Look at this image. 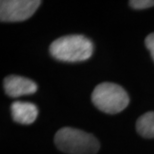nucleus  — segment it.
<instances>
[{
	"mask_svg": "<svg viewBox=\"0 0 154 154\" xmlns=\"http://www.w3.org/2000/svg\"><path fill=\"white\" fill-rule=\"evenodd\" d=\"M49 52L52 57L59 61L80 62L91 57L93 54V44L84 35H65L51 43Z\"/></svg>",
	"mask_w": 154,
	"mask_h": 154,
	"instance_id": "f257e3e1",
	"label": "nucleus"
},
{
	"mask_svg": "<svg viewBox=\"0 0 154 154\" xmlns=\"http://www.w3.org/2000/svg\"><path fill=\"white\" fill-rule=\"evenodd\" d=\"M54 143L60 151L66 154H96L100 148L96 137L72 127L59 129L54 136Z\"/></svg>",
	"mask_w": 154,
	"mask_h": 154,
	"instance_id": "f03ea898",
	"label": "nucleus"
},
{
	"mask_svg": "<svg viewBox=\"0 0 154 154\" xmlns=\"http://www.w3.org/2000/svg\"><path fill=\"white\" fill-rule=\"evenodd\" d=\"M95 107L107 114L123 111L129 104V96L121 86L112 82H103L94 88L91 95Z\"/></svg>",
	"mask_w": 154,
	"mask_h": 154,
	"instance_id": "7ed1b4c3",
	"label": "nucleus"
},
{
	"mask_svg": "<svg viewBox=\"0 0 154 154\" xmlns=\"http://www.w3.org/2000/svg\"><path fill=\"white\" fill-rule=\"evenodd\" d=\"M41 4L38 0H2L0 1L1 22H20L34 14Z\"/></svg>",
	"mask_w": 154,
	"mask_h": 154,
	"instance_id": "20e7f679",
	"label": "nucleus"
},
{
	"mask_svg": "<svg viewBox=\"0 0 154 154\" xmlns=\"http://www.w3.org/2000/svg\"><path fill=\"white\" fill-rule=\"evenodd\" d=\"M3 87L6 94L14 98L30 95L37 91V84L34 81L19 75L7 76L3 82Z\"/></svg>",
	"mask_w": 154,
	"mask_h": 154,
	"instance_id": "39448f33",
	"label": "nucleus"
},
{
	"mask_svg": "<svg viewBox=\"0 0 154 154\" xmlns=\"http://www.w3.org/2000/svg\"><path fill=\"white\" fill-rule=\"evenodd\" d=\"M11 114L15 122L29 125L35 121L38 116V108L35 104L23 101H15L11 104Z\"/></svg>",
	"mask_w": 154,
	"mask_h": 154,
	"instance_id": "423d86ee",
	"label": "nucleus"
},
{
	"mask_svg": "<svg viewBox=\"0 0 154 154\" xmlns=\"http://www.w3.org/2000/svg\"><path fill=\"white\" fill-rule=\"evenodd\" d=\"M136 130L138 134L144 138H154V112L144 113L137 119Z\"/></svg>",
	"mask_w": 154,
	"mask_h": 154,
	"instance_id": "0eeeda50",
	"label": "nucleus"
},
{
	"mask_svg": "<svg viewBox=\"0 0 154 154\" xmlns=\"http://www.w3.org/2000/svg\"><path fill=\"white\" fill-rule=\"evenodd\" d=\"M129 5L133 9H146L154 6V0H131Z\"/></svg>",
	"mask_w": 154,
	"mask_h": 154,
	"instance_id": "6e6552de",
	"label": "nucleus"
},
{
	"mask_svg": "<svg viewBox=\"0 0 154 154\" xmlns=\"http://www.w3.org/2000/svg\"><path fill=\"white\" fill-rule=\"evenodd\" d=\"M145 46L150 52L152 59L154 61V33H150L145 38Z\"/></svg>",
	"mask_w": 154,
	"mask_h": 154,
	"instance_id": "1a4fd4ad",
	"label": "nucleus"
}]
</instances>
